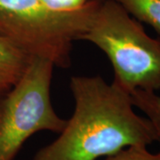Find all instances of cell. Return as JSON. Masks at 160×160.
Returning a JSON list of instances; mask_svg holds the SVG:
<instances>
[{"instance_id":"obj_9","label":"cell","mask_w":160,"mask_h":160,"mask_svg":"<svg viewBox=\"0 0 160 160\" xmlns=\"http://www.w3.org/2000/svg\"><path fill=\"white\" fill-rule=\"evenodd\" d=\"M48 6L58 10H74L84 6L87 0H44Z\"/></svg>"},{"instance_id":"obj_5","label":"cell","mask_w":160,"mask_h":160,"mask_svg":"<svg viewBox=\"0 0 160 160\" xmlns=\"http://www.w3.org/2000/svg\"><path fill=\"white\" fill-rule=\"evenodd\" d=\"M31 58L0 36V73L14 84L24 73Z\"/></svg>"},{"instance_id":"obj_10","label":"cell","mask_w":160,"mask_h":160,"mask_svg":"<svg viewBox=\"0 0 160 160\" xmlns=\"http://www.w3.org/2000/svg\"><path fill=\"white\" fill-rule=\"evenodd\" d=\"M13 84L5 75L0 73V97L8 91Z\"/></svg>"},{"instance_id":"obj_8","label":"cell","mask_w":160,"mask_h":160,"mask_svg":"<svg viewBox=\"0 0 160 160\" xmlns=\"http://www.w3.org/2000/svg\"><path fill=\"white\" fill-rule=\"evenodd\" d=\"M105 160H160L159 153H151L147 146L132 145L107 157Z\"/></svg>"},{"instance_id":"obj_6","label":"cell","mask_w":160,"mask_h":160,"mask_svg":"<svg viewBox=\"0 0 160 160\" xmlns=\"http://www.w3.org/2000/svg\"><path fill=\"white\" fill-rule=\"evenodd\" d=\"M140 22L151 26L160 35V0H115Z\"/></svg>"},{"instance_id":"obj_7","label":"cell","mask_w":160,"mask_h":160,"mask_svg":"<svg viewBox=\"0 0 160 160\" xmlns=\"http://www.w3.org/2000/svg\"><path fill=\"white\" fill-rule=\"evenodd\" d=\"M132 103L146 115L154 128L157 141L160 143V95L156 92L135 89L130 93Z\"/></svg>"},{"instance_id":"obj_1","label":"cell","mask_w":160,"mask_h":160,"mask_svg":"<svg viewBox=\"0 0 160 160\" xmlns=\"http://www.w3.org/2000/svg\"><path fill=\"white\" fill-rule=\"evenodd\" d=\"M74 113L60 136L32 160H96L132 145L157 141L147 118L133 110L130 94L100 76L70 79Z\"/></svg>"},{"instance_id":"obj_3","label":"cell","mask_w":160,"mask_h":160,"mask_svg":"<svg viewBox=\"0 0 160 160\" xmlns=\"http://www.w3.org/2000/svg\"><path fill=\"white\" fill-rule=\"evenodd\" d=\"M80 40L95 45L114 70L112 83L130 93L160 90V38L146 33L142 22L115 0H102Z\"/></svg>"},{"instance_id":"obj_4","label":"cell","mask_w":160,"mask_h":160,"mask_svg":"<svg viewBox=\"0 0 160 160\" xmlns=\"http://www.w3.org/2000/svg\"><path fill=\"white\" fill-rule=\"evenodd\" d=\"M54 65L31 58L22 76L0 97V160H13L36 132L60 133L67 120L52 107L51 84Z\"/></svg>"},{"instance_id":"obj_2","label":"cell","mask_w":160,"mask_h":160,"mask_svg":"<svg viewBox=\"0 0 160 160\" xmlns=\"http://www.w3.org/2000/svg\"><path fill=\"white\" fill-rule=\"evenodd\" d=\"M102 1L58 10L44 0H0V36L29 58L69 68L73 42L88 29Z\"/></svg>"}]
</instances>
